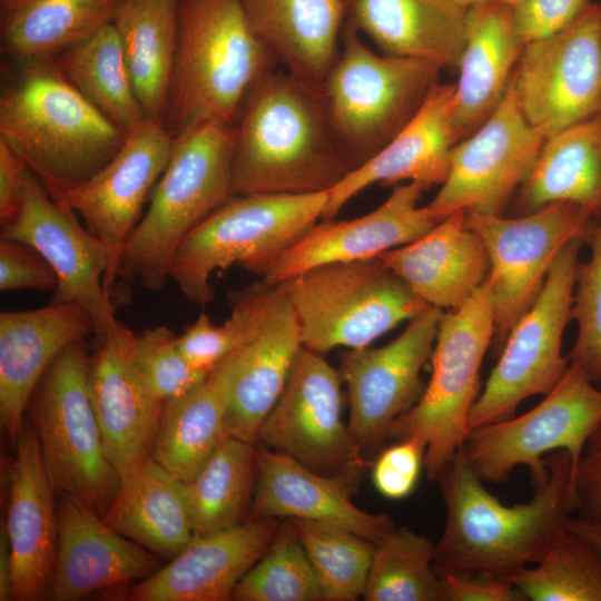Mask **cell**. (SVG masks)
I'll list each match as a JSON object with an SVG mask.
<instances>
[{"label": "cell", "instance_id": "cell-38", "mask_svg": "<svg viewBox=\"0 0 601 601\" xmlns=\"http://www.w3.org/2000/svg\"><path fill=\"white\" fill-rule=\"evenodd\" d=\"M255 444L227 434L197 474L185 483L195 535L247 521L257 476Z\"/></svg>", "mask_w": 601, "mask_h": 601}, {"label": "cell", "instance_id": "cell-11", "mask_svg": "<svg viewBox=\"0 0 601 601\" xmlns=\"http://www.w3.org/2000/svg\"><path fill=\"white\" fill-rule=\"evenodd\" d=\"M544 396L520 416L467 431L461 451L483 481L502 483L514 467L525 465L535 491L548 481L545 457L555 451L569 454L573 479L589 439L601 424V390L570 363Z\"/></svg>", "mask_w": 601, "mask_h": 601}, {"label": "cell", "instance_id": "cell-29", "mask_svg": "<svg viewBox=\"0 0 601 601\" xmlns=\"http://www.w3.org/2000/svg\"><path fill=\"white\" fill-rule=\"evenodd\" d=\"M427 305L456 309L489 278L482 237L457 210L408 244L377 256Z\"/></svg>", "mask_w": 601, "mask_h": 601}, {"label": "cell", "instance_id": "cell-27", "mask_svg": "<svg viewBox=\"0 0 601 601\" xmlns=\"http://www.w3.org/2000/svg\"><path fill=\"white\" fill-rule=\"evenodd\" d=\"M454 100L455 83L437 82L408 124L328 191L321 219L335 218L353 197L377 183L415 181L425 189L442 185L450 170L451 151L461 140L454 125Z\"/></svg>", "mask_w": 601, "mask_h": 601}, {"label": "cell", "instance_id": "cell-34", "mask_svg": "<svg viewBox=\"0 0 601 601\" xmlns=\"http://www.w3.org/2000/svg\"><path fill=\"white\" fill-rule=\"evenodd\" d=\"M233 372L229 355L194 391L164 404L151 459L184 483L197 474L228 434Z\"/></svg>", "mask_w": 601, "mask_h": 601}, {"label": "cell", "instance_id": "cell-44", "mask_svg": "<svg viewBox=\"0 0 601 601\" xmlns=\"http://www.w3.org/2000/svg\"><path fill=\"white\" fill-rule=\"evenodd\" d=\"M132 352L140 373L164 404L187 395L210 373L186 361L178 336L164 325L134 333Z\"/></svg>", "mask_w": 601, "mask_h": 601}, {"label": "cell", "instance_id": "cell-45", "mask_svg": "<svg viewBox=\"0 0 601 601\" xmlns=\"http://www.w3.org/2000/svg\"><path fill=\"white\" fill-rule=\"evenodd\" d=\"M588 244L591 256L575 273L572 319L578 334L569 356L595 383L601 381V218Z\"/></svg>", "mask_w": 601, "mask_h": 601}, {"label": "cell", "instance_id": "cell-55", "mask_svg": "<svg viewBox=\"0 0 601 601\" xmlns=\"http://www.w3.org/2000/svg\"><path fill=\"white\" fill-rule=\"evenodd\" d=\"M453 1H455V2H457L460 4H462V6H465V7H470V6L474 4V3H477V2L483 1V0H453Z\"/></svg>", "mask_w": 601, "mask_h": 601}, {"label": "cell", "instance_id": "cell-57", "mask_svg": "<svg viewBox=\"0 0 601 601\" xmlns=\"http://www.w3.org/2000/svg\"><path fill=\"white\" fill-rule=\"evenodd\" d=\"M0 1L2 2V1H7V0H0Z\"/></svg>", "mask_w": 601, "mask_h": 601}, {"label": "cell", "instance_id": "cell-43", "mask_svg": "<svg viewBox=\"0 0 601 601\" xmlns=\"http://www.w3.org/2000/svg\"><path fill=\"white\" fill-rule=\"evenodd\" d=\"M230 600H323L315 571L290 522L278 524L269 546L238 582Z\"/></svg>", "mask_w": 601, "mask_h": 601}, {"label": "cell", "instance_id": "cell-39", "mask_svg": "<svg viewBox=\"0 0 601 601\" xmlns=\"http://www.w3.org/2000/svg\"><path fill=\"white\" fill-rule=\"evenodd\" d=\"M55 61L80 93L126 135L147 118L112 23Z\"/></svg>", "mask_w": 601, "mask_h": 601}, {"label": "cell", "instance_id": "cell-47", "mask_svg": "<svg viewBox=\"0 0 601 601\" xmlns=\"http://www.w3.org/2000/svg\"><path fill=\"white\" fill-rule=\"evenodd\" d=\"M425 445L415 437H406L380 453L372 463V480L376 490L385 497L401 500L414 490L422 466Z\"/></svg>", "mask_w": 601, "mask_h": 601}, {"label": "cell", "instance_id": "cell-51", "mask_svg": "<svg viewBox=\"0 0 601 601\" xmlns=\"http://www.w3.org/2000/svg\"><path fill=\"white\" fill-rule=\"evenodd\" d=\"M441 577L447 601L526 600L510 580L492 573H445Z\"/></svg>", "mask_w": 601, "mask_h": 601}, {"label": "cell", "instance_id": "cell-35", "mask_svg": "<svg viewBox=\"0 0 601 601\" xmlns=\"http://www.w3.org/2000/svg\"><path fill=\"white\" fill-rule=\"evenodd\" d=\"M555 201L575 203L601 217V115L545 138L515 208L521 216Z\"/></svg>", "mask_w": 601, "mask_h": 601}, {"label": "cell", "instance_id": "cell-12", "mask_svg": "<svg viewBox=\"0 0 601 601\" xmlns=\"http://www.w3.org/2000/svg\"><path fill=\"white\" fill-rule=\"evenodd\" d=\"M585 240L570 239L558 253L533 305L511 328L484 388L473 404L467 427L514 416L532 395L550 393L570 365L562 337L572 319L575 273Z\"/></svg>", "mask_w": 601, "mask_h": 601}, {"label": "cell", "instance_id": "cell-24", "mask_svg": "<svg viewBox=\"0 0 601 601\" xmlns=\"http://www.w3.org/2000/svg\"><path fill=\"white\" fill-rule=\"evenodd\" d=\"M4 521L12 556V600L49 599L57 544V501L36 428L26 420L14 445Z\"/></svg>", "mask_w": 601, "mask_h": 601}, {"label": "cell", "instance_id": "cell-9", "mask_svg": "<svg viewBox=\"0 0 601 601\" xmlns=\"http://www.w3.org/2000/svg\"><path fill=\"white\" fill-rule=\"evenodd\" d=\"M493 336L494 308L486 280L462 306L443 311L431 380L391 428L390 439L415 436L423 442L424 467L432 481L463 446L469 414L480 395V368Z\"/></svg>", "mask_w": 601, "mask_h": 601}, {"label": "cell", "instance_id": "cell-3", "mask_svg": "<svg viewBox=\"0 0 601 601\" xmlns=\"http://www.w3.org/2000/svg\"><path fill=\"white\" fill-rule=\"evenodd\" d=\"M20 66L0 98V139L57 198L105 167L126 134L80 93L55 60Z\"/></svg>", "mask_w": 601, "mask_h": 601}, {"label": "cell", "instance_id": "cell-40", "mask_svg": "<svg viewBox=\"0 0 601 601\" xmlns=\"http://www.w3.org/2000/svg\"><path fill=\"white\" fill-rule=\"evenodd\" d=\"M436 543L407 526L394 528L374 543L363 599L366 601H447L434 566Z\"/></svg>", "mask_w": 601, "mask_h": 601}, {"label": "cell", "instance_id": "cell-6", "mask_svg": "<svg viewBox=\"0 0 601 601\" xmlns=\"http://www.w3.org/2000/svg\"><path fill=\"white\" fill-rule=\"evenodd\" d=\"M327 199L328 193L234 195L180 242L169 279L205 306L215 296L216 270L235 264L263 277L322 218Z\"/></svg>", "mask_w": 601, "mask_h": 601}, {"label": "cell", "instance_id": "cell-41", "mask_svg": "<svg viewBox=\"0 0 601 601\" xmlns=\"http://www.w3.org/2000/svg\"><path fill=\"white\" fill-rule=\"evenodd\" d=\"M532 601H601V554L566 526L541 558L511 578Z\"/></svg>", "mask_w": 601, "mask_h": 601}, {"label": "cell", "instance_id": "cell-30", "mask_svg": "<svg viewBox=\"0 0 601 601\" xmlns=\"http://www.w3.org/2000/svg\"><path fill=\"white\" fill-rule=\"evenodd\" d=\"M346 22L385 55L457 70L467 7L453 0H344Z\"/></svg>", "mask_w": 601, "mask_h": 601}, {"label": "cell", "instance_id": "cell-16", "mask_svg": "<svg viewBox=\"0 0 601 601\" xmlns=\"http://www.w3.org/2000/svg\"><path fill=\"white\" fill-rule=\"evenodd\" d=\"M544 141L524 116L511 80L496 110L453 147L447 177L426 206L439 220L457 210L502 215Z\"/></svg>", "mask_w": 601, "mask_h": 601}, {"label": "cell", "instance_id": "cell-20", "mask_svg": "<svg viewBox=\"0 0 601 601\" xmlns=\"http://www.w3.org/2000/svg\"><path fill=\"white\" fill-rule=\"evenodd\" d=\"M245 288L250 303L249 332L230 354L234 372L226 428L233 436L257 443L260 426L282 395L303 344L280 284L260 279Z\"/></svg>", "mask_w": 601, "mask_h": 601}, {"label": "cell", "instance_id": "cell-21", "mask_svg": "<svg viewBox=\"0 0 601 601\" xmlns=\"http://www.w3.org/2000/svg\"><path fill=\"white\" fill-rule=\"evenodd\" d=\"M132 337L122 323L98 337L88 372L91 403L120 480L151 459L164 408L135 362Z\"/></svg>", "mask_w": 601, "mask_h": 601}, {"label": "cell", "instance_id": "cell-36", "mask_svg": "<svg viewBox=\"0 0 601 601\" xmlns=\"http://www.w3.org/2000/svg\"><path fill=\"white\" fill-rule=\"evenodd\" d=\"M120 1H2V49L19 65L56 60L68 49L112 23Z\"/></svg>", "mask_w": 601, "mask_h": 601}, {"label": "cell", "instance_id": "cell-26", "mask_svg": "<svg viewBox=\"0 0 601 601\" xmlns=\"http://www.w3.org/2000/svg\"><path fill=\"white\" fill-rule=\"evenodd\" d=\"M97 328L76 304L0 313V422L14 446L30 398L58 355Z\"/></svg>", "mask_w": 601, "mask_h": 601}, {"label": "cell", "instance_id": "cell-58", "mask_svg": "<svg viewBox=\"0 0 601 601\" xmlns=\"http://www.w3.org/2000/svg\"><path fill=\"white\" fill-rule=\"evenodd\" d=\"M600 383H601V381H600Z\"/></svg>", "mask_w": 601, "mask_h": 601}, {"label": "cell", "instance_id": "cell-7", "mask_svg": "<svg viewBox=\"0 0 601 601\" xmlns=\"http://www.w3.org/2000/svg\"><path fill=\"white\" fill-rule=\"evenodd\" d=\"M442 69L378 53L345 21L338 58L322 86L328 124L349 171L382 150L415 116Z\"/></svg>", "mask_w": 601, "mask_h": 601}, {"label": "cell", "instance_id": "cell-37", "mask_svg": "<svg viewBox=\"0 0 601 601\" xmlns=\"http://www.w3.org/2000/svg\"><path fill=\"white\" fill-rule=\"evenodd\" d=\"M179 0H121L112 20L147 118L165 121L175 67Z\"/></svg>", "mask_w": 601, "mask_h": 601}, {"label": "cell", "instance_id": "cell-42", "mask_svg": "<svg viewBox=\"0 0 601 601\" xmlns=\"http://www.w3.org/2000/svg\"><path fill=\"white\" fill-rule=\"evenodd\" d=\"M317 577L324 601L363 598L374 542L327 524L289 520Z\"/></svg>", "mask_w": 601, "mask_h": 601}, {"label": "cell", "instance_id": "cell-49", "mask_svg": "<svg viewBox=\"0 0 601 601\" xmlns=\"http://www.w3.org/2000/svg\"><path fill=\"white\" fill-rule=\"evenodd\" d=\"M588 1L513 0V27L524 45L548 38L566 27Z\"/></svg>", "mask_w": 601, "mask_h": 601}, {"label": "cell", "instance_id": "cell-15", "mask_svg": "<svg viewBox=\"0 0 601 601\" xmlns=\"http://www.w3.org/2000/svg\"><path fill=\"white\" fill-rule=\"evenodd\" d=\"M342 377L319 353H297L258 443L326 475L362 479L370 466L342 420Z\"/></svg>", "mask_w": 601, "mask_h": 601}, {"label": "cell", "instance_id": "cell-8", "mask_svg": "<svg viewBox=\"0 0 601 601\" xmlns=\"http://www.w3.org/2000/svg\"><path fill=\"white\" fill-rule=\"evenodd\" d=\"M280 285L303 346L319 354L370 346L428 306L378 257L321 265Z\"/></svg>", "mask_w": 601, "mask_h": 601}, {"label": "cell", "instance_id": "cell-22", "mask_svg": "<svg viewBox=\"0 0 601 601\" xmlns=\"http://www.w3.org/2000/svg\"><path fill=\"white\" fill-rule=\"evenodd\" d=\"M415 181L396 185L388 198L358 218L317 221L262 277L276 285L311 268L377 257L414 242L439 220L427 206H418L423 191Z\"/></svg>", "mask_w": 601, "mask_h": 601}, {"label": "cell", "instance_id": "cell-18", "mask_svg": "<svg viewBox=\"0 0 601 601\" xmlns=\"http://www.w3.org/2000/svg\"><path fill=\"white\" fill-rule=\"evenodd\" d=\"M78 217L30 170L20 210L1 226V238L26 243L48 262L57 276L51 303L83 307L95 322L98 338L120 323L104 285L110 258L105 244Z\"/></svg>", "mask_w": 601, "mask_h": 601}, {"label": "cell", "instance_id": "cell-14", "mask_svg": "<svg viewBox=\"0 0 601 601\" xmlns=\"http://www.w3.org/2000/svg\"><path fill=\"white\" fill-rule=\"evenodd\" d=\"M512 82L545 138L601 115V2L588 1L562 30L525 45Z\"/></svg>", "mask_w": 601, "mask_h": 601}, {"label": "cell", "instance_id": "cell-53", "mask_svg": "<svg viewBox=\"0 0 601 601\" xmlns=\"http://www.w3.org/2000/svg\"><path fill=\"white\" fill-rule=\"evenodd\" d=\"M12 556L4 523L0 526V601L12 600Z\"/></svg>", "mask_w": 601, "mask_h": 601}, {"label": "cell", "instance_id": "cell-50", "mask_svg": "<svg viewBox=\"0 0 601 601\" xmlns=\"http://www.w3.org/2000/svg\"><path fill=\"white\" fill-rule=\"evenodd\" d=\"M573 512L601 518V424L589 439L572 479Z\"/></svg>", "mask_w": 601, "mask_h": 601}, {"label": "cell", "instance_id": "cell-1", "mask_svg": "<svg viewBox=\"0 0 601 601\" xmlns=\"http://www.w3.org/2000/svg\"><path fill=\"white\" fill-rule=\"evenodd\" d=\"M545 460V484L529 502L508 506L487 492L459 451L436 480L446 505L434 559L440 575L486 572L511 581L541 558L573 512L569 454L555 451Z\"/></svg>", "mask_w": 601, "mask_h": 601}, {"label": "cell", "instance_id": "cell-5", "mask_svg": "<svg viewBox=\"0 0 601 601\" xmlns=\"http://www.w3.org/2000/svg\"><path fill=\"white\" fill-rule=\"evenodd\" d=\"M234 149L231 124L201 121L174 137L148 209L125 246L120 275L149 290L162 289L180 242L234 196Z\"/></svg>", "mask_w": 601, "mask_h": 601}, {"label": "cell", "instance_id": "cell-32", "mask_svg": "<svg viewBox=\"0 0 601 601\" xmlns=\"http://www.w3.org/2000/svg\"><path fill=\"white\" fill-rule=\"evenodd\" d=\"M254 30L285 70L322 89L346 21L344 0H242Z\"/></svg>", "mask_w": 601, "mask_h": 601}, {"label": "cell", "instance_id": "cell-19", "mask_svg": "<svg viewBox=\"0 0 601 601\" xmlns=\"http://www.w3.org/2000/svg\"><path fill=\"white\" fill-rule=\"evenodd\" d=\"M174 136L165 121L146 118L126 135L114 158L86 181L63 190L65 203L108 249L104 285L111 296L129 236L170 157Z\"/></svg>", "mask_w": 601, "mask_h": 601}, {"label": "cell", "instance_id": "cell-56", "mask_svg": "<svg viewBox=\"0 0 601 601\" xmlns=\"http://www.w3.org/2000/svg\"><path fill=\"white\" fill-rule=\"evenodd\" d=\"M502 1H505V2H509V3H511V2L513 1V0H502Z\"/></svg>", "mask_w": 601, "mask_h": 601}, {"label": "cell", "instance_id": "cell-48", "mask_svg": "<svg viewBox=\"0 0 601 601\" xmlns=\"http://www.w3.org/2000/svg\"><path fill=\"white\" fill-rule=\"evenodd\" d=\"M57 276L48 262L30 245L1 238L0 290L38 289L53 292Z\"/></svg>", "mask_w": 601, "mask_h": 601}, {"label": "cell", "instance_id": "cell-33", "mask_svg": "<svg viewBox=\"0 0 601 601\" xmlns=\"http://www.w3.org/2000/svg\"><path fill=\"white\" fill-rule=\"evenodd\" d=\"M102 519L121 535L168 560L195 536L185 483L152 459L120 480Z\"/></svg>", "mask_w": 601, "mask_h": 601}, {"label": "cell", "instance_id": "cell-28", "mask_svg": "<svg viewBox=\"0 0 601 601\" xmlns=\"http://www.w3.org/2000/svg\"><path fill=\"white\" fill-rule=\"evenodd\" d=\"M278 519L247 520L221 531L195 535L188 545L130 591L132 601H226L263 556Z\"/></svg>", "mask_w": 601, "mask_h": 601}, {"label": "cell", "instance_id": "cell-17", "mask_svg": "<svg viewBox=\"0 0 601 601\" xmlns=\"http://www.w3.org/2000/svg\"><path fill=\"white\" fill-rule=\"evenodd\" d=\"M444 309L428 305L381 347L345 349L338 372L349 398L347 426L362 453L376 451L395 421L421 397V372L431 359Z\"/></svg>", "mask_w": 601, "mask_h": 601}, {"label": "cell", "instance_id": "cell-13", "mask_svg": "<svg viewBox=\"0 0 601 601\" xmlns=\"http://www.w3.org/2000/svg\"><path fill=\"white\" fill-rule=\"evenodd\" d=\"M600 218L572 201L513 218L465 211V224L482 237L490 258L492 356H499L513 325L540 295L560 249L574 237L588 244Z\"/></svg>", "mask_w": 601, "mask_h": 601}, {"label": "cell", "instance_id": "cell-25", "mask_svg": "<svg viewBox=\"0 0 601 601\" xmlns=\"http://www.w3.org/2000/svg\"><path fill=\"white\" fill-rule=\"evenodd\" d=\"M257 476L247 520L311 521L337 526L376 542L395 528L383 513H370L351 497L361 479L317 473L296 460L256 443Z\"/></svg>", "mask_w": 601, "mask_h": 601}, {"label": "cell", "instance_id": "cell-52", "mask_svg": "<svg viewBox=\"0 0 601 601\" xmlns=\"http://www.w3.org/2000/svg\"><path fill=\"white\" fill-rule=\"evenodd\" d=\"M30 169L3 140L0 139V223L14 219L22 205Z\"/></svg>", "mask_w": 601, "mask_h": 601}, {"label": "cell", "instance_id": "cell-10", "mask_svg": "<svg viewBox=\"0 0 601 601\" xmlns=\"http://www.w3.org/2000/svg\"><path fill=\"white\" fill-rule=\"evenodd\" d=\"M85 341L63 349L39 381L28 408L56 493L78 497L104 516L120 485L91 403Z\"/></svg>", "mask_w": 601, "mask_h": 601}, {"label": "cell", "instance_id": "cell-2", "mask_svg": "<svg viewBox=\"0 0 601 601\" xmlns=\"http://www.w3.org/2000/svg\"><path fill=\"white\" fill-rule=\"evenodd\" d=\"M348 173L319 89L276 69L252 87L235 122L234 195L328 193Z\"/></svg>", "mask_w": 601, "mask_h": 601}, {"label": "cell", "instance_id": "cell-46", "mask_svg": "<svg viewBox=\"0 0 601 601\" xmlns=\"http://www.w3.org/2000/svg\"><path fill=\"white\" fill-rule=\"evenodd\" d=\"M230 316L215 325L201 313L178 336V346L195 368L211 372L221 361L237 351L249 332L250 304L245 288L228 294Z\"/></svg>", "mask_w": 601, "mask_h": 601}, {"label": "cell", "instance_id": "cell-54", "mask_svg": "<svg viewBox=\"0 0 601 601\" xmlns=\"http://www.w3.org/2000/svg\"><path fill=\"white\" fill-rule=\"evenodd\" d=\"M568 528L590 543L601 554V518H569Z\"/></svg>", "mask_w": 601, "mask_h": 601}, {"label": "cell", "instance_id": "cell-31", "mask_svg": "<svg viewBox=\"0 0 601 601\" xmlns=\"http://www.w3.org/2000/svg\"><path fill=\"white\" fill-rule=\"evenodd\" d=\"M524 47L513 27L509 2L483 0L467 7L453 111L461 140L496 110Z\"/></svg>", "mask_w": 601, "mask_h": 601}, {"label": "cell", "instance_id": "cell-23", "mask_svg": "<svg viewBox=\"0 0 601 601\" xmlns=\"http://www.w3.org/2000/svg\"><path fill=\"white\" fill-rule=\"evenodd\" d=\"M57 523L51 600L78 601L148 579L162 566L156 554L118 533L76 496L57 494Z\"/></svg>", "mask_w": 601, "mask_h": 601}, {"label": "cell", "instance_id": "cell-4", "mask_svg": "<svg viewBox=\"0 0 601 601\" xmlns=\"http://www.w3.org/2000/svg\"><path fill=\"white\" fill-rule=\"evenodd\" d=\"M277 63L242 0H179L167 128L175 137L201 121L235 125L248 91Z\"/></svg>", "mask_w": 601, "mask_h": 601}]
</instances>
